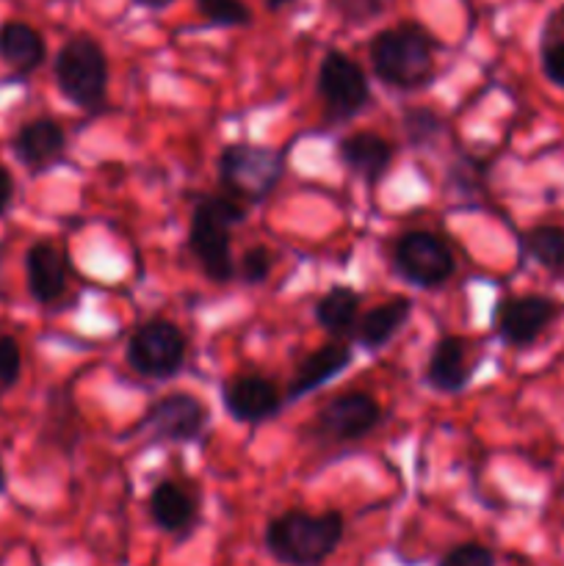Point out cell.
<instances>
[{
	"mask_svg": "<svg viewBox=\"0 0 564 566\" xmlns=\"http://www.w3.org/2000/svg\"><path fill=\"white\" fill-rule=\"evenodd\" d=\"M374 75L396 92H420L437 75L435 39L418 22L385 28L368 44Z\"/></svg>",
	"mask_w": 564,
	"mask_h": 566,
	"instance_id": "1",
	"label": "cell"
},
{
	"mask_svg": "<svg viewBox=\"0 0 564 566\" xmlns=\"http://www.w3.org/2000/svg\"><path fill=\"white\" fill-rule=\"evenodd\" d=\"M343 536L346 520L341 512L310 514L291 509L269 520L263 545L274 562L285 566H321L341 547Z\"/></svg>",
	"mask_w": 564,
	"mask_h": 566,
	"instance_id": "2",
	"label": "cell"
},
{
	"mask_svg": "<svg viewBox=\"0 0 564 566\" xmlns=\"http://www.w3.org/2000/svg\"><path fill=\"white\" fill-rule=\"evenodd\" d=\"M243 221H247V208L227 193H202L194 202L188 249L213 285H227L230 280H236L230 235Z\"/></svg>",
	"mask_w": 564,
	"mask_h": 566,
	"instance_id": "3",
	"label": "cell"
},
{
	"mask_svg": "<svg viewBox=\"0 0 564 566\" xmlns=\"http://www.w3.org/2000/svg\"><path fill=\"white\" fill-rule=\"evenodd\" d=\"M219 182L227 197L243 205L265 202L285 177V153L249 142H232L219 155Z\"/></svg>",
	"mask_w": 564,
	"mask_h": 566,
	"instance_id": "4",
	"label": "cell"
},
{
	"mask_svg": "<svg viewBox=\"0 0 564 566\" xmlns=\"http://www.w3.org/2000/svg\"><path fill=\"white\" fill-rule=\"evenodd\" d=\"M55 86L75 108L97 114L108 97V59L88 33L66 39L53 61Z\"/></svg>",
	"mask_w": 564,
	"mask_h": 566,
	"instance_id": "5",
	"label": "cell"
},
{
	"mask_svg": "<svg viewBox=\"0 0 564 566\" xmlns=\"http://www.w3.org/2000/svg\"><path fill=\"white\" fill-rule=\"evenodd\" d=\"M390 265L404 282L420 291H437L457 271V258L446 238L429 230H409L396 238Z\"/></svg>",
	"mask_w": 564,
	"mask_h": 566,
	"instance_id": "6",
	"label": "cell"
},
{
	"mask_svg": "<svg viewBox=\"0 0 564 566\" xmlns=\"http://www.w3.org/2000/svg\"><path fill=\"white\" fill-rule=\"evenodd\" d=\"M315 88H318L324 116L330 125H343L354 116L363 114L370 103L368 75L352 55L341 50H330L321 59L318 75H315Z\"/></svg>",
	"mask_w": 564,
	"mask_h": 566,
	"instance_id": "7",
	"label": "cell"
},
{
	"mask_svg": "<svg viewBox=\"0 0 564 566\" xmlns=\"http://www.w3.org/2000/svg\"><path fill=\"white\" fill-rule=\"evenodd\" d=\"M188 340L175 321L153 318L144 321L130 335L125 348V359L133 374L147 379H175L186 365Z\"/></svg>",
	"mask_w": 564,
	"mask_h": 566,
	"instance_id": "8",
	"label": "cell"
},
{
	"mask_svg": "<svg viewBox=\"0 0 564 566\" xmlns=\"http://www.w3.org/2000/svg\"><path fill=\"white\" fill-rule=\"evenodd\" d=\"M382 407L370 392H343L315 412L310 434L321 442H357L379 426Z\"/></svg>",
	"mask_w": 564,
	"mask_h": 566,
	"instance_id": "9",
	"label": "cell"
},
{
	"mask_svg": "<svg viewBox=\"0 0 564 566\" xmlns=\"http://www.w3.org/2000/svg\"><path fill=\"white\" fill-rule=\"evenodd\" d=\"M210 412L191 392H169L158 398L144 412L142 426L164 442H194L208 429Z\"/></svg>",
	"mask_w": 564,
	"mask_h": 566,
	"instance_id": "10",
	"label": "cell"
},
{
	"mask_svg": "<svg viewBox=\"0 0 564 566\" xmlns=\"http://www.w3.org/2000/svg\"><path fill=\"white\" fill-rule=\"evenodd\" d=\"M282 401L280 387L260 374H236L221 385V403L238 423H265L280 412Z\"/></svg>",
	"mask_w": 564,
	"mask_h": 566,
	"instance_id": "11",
	"label": "cell"
},
{
	"mask_svg": "<svg viewBox=\"0 0 564 566\" xmlns=\"http://www.w3.org/2000/svg\"><path fill=\"white\" fill-rule=\"evenodd\" d=\"M556 318V304L545 296H509L495 307L498 337L506 346H531Z\"/></svg>",
	"mask_w": 564,
	"mask_h": 566,
	"instance_id": "12",
	"label": "cell"
},
{
	"mask_svg": "<svg viewBox=\"0 0 564 566\" xmlns=\"http://www.w3.org/2000/svg\"><path fill=\"white\" fill-rule=\"evenodd\" d=\"M149 520L158 531L175 536V539H186L191 531L197 528L199 520V503L191 492L177 481L164 479L153 486L147 501Z\"/></svg>",
	"mask_w": 564,
	"mask_h": 566,
	"instance_id": "13",
	"label": "cell"
},
{
	"mask_svg": "<svg viewBox=\"0 0 564 566\" xmlns=\"http://www.w3.org/2000/svg\"><path fill=\"white\" fill-rule=\"evenodd\" d=\"M337 160L352 171L354 177H359L368 186H376L387 177L393 160H396V147L387 142L385 136L370 130L348 133L346 138H341L337 144Z\"/></svg>",
	"mask_w": 564,
	"mask_h": 566,
	"instance_id": "14",
	"label": "cell"
},
{
	"mask_svg": "<svg viewBox=\"0 0 564 566\" xmlns=\"http://www.w3.org/2000/svg\"><path fill=\"white\" fill-rule=\"evenodd\" d=\"M354 359V348L343 340H332L324 343V346L315 348L313 354L299 363L296 374H293L291 385H288V396L285 401H299L302 396H310L318 387H324L326 381H332L335 376H341L343 370L352 365Z\"/></svg>",
	"mask_w": 564,
	"mask_h": 566,
	"instance_id": "15",
	"label": "cell"
},
{
	"mask_svg": "<svg viewBox=\"0 0 564 566\" xmlns=\"http://www.w3.org/2000/svg\"><path fill=\"white\" fill-rule=\"evenodd\" d=\"M66 149V133L50 116H39V119L25 122L14 136V155L22 166L33 171H42L48 166L59 164L64 158Z\"/></svg>",
	"mask_w": 564,
	"mask_h": 566,
	"instance_id": "16",
	"label": "cell"
},
{
	"mask_svg": "<svg viewBox=\"0 0 564 566\" xmlns=\"http://www.w3.org/2000/svg\"><path fill=\"white\" fill-rule=\"evenodd\" d=\"M470 376H473V368H470L468 340L459 335L440 337L426 363V381L437 392L457 396L470 385Z\"/></svg>",
	"mask_w": 564,
	"mask_h": 566,
	"instance_id": "17",
	"label": "cell"
},
{
	"mask_svg": "<svg viewBox=\"0 0 564 566\" xmlns=\"http://www.w3.org/2000/svg\"><path fill=\"white\" fill-rule=\"evenodd\" d=\"M28 291L39 304H53L66 291V260L50 241H36L25 254Z\"/></svg>",
	"mask_w": 564,
	"mask_h": 566,
	"instance_id": "18",
	"label": "cell"
},
{
	"mask_svg": "<svg viewBox=\"0 0 564 566\" xmlns=\"http://www.w3.org/2000/svg\"><path fill=\"white\" fill-rule=\"evenodd\" d=\"M409 315H412V298H387V302L376 304L368 313L359 315L354 337H357V343L365 352H379V348H385L387 343L401 332V326L407 324Z\"/></svg>",
	"mask_w": 564,
	"mask_h": 566,
	"instance_id": "19",
	"label": "cell"
},
{
	"mask_svg": "<svg viewBox=\"0 0 564 566\" xmlns=\"http://www.w3.org/2000/svg\"><path fill=\"white\" fill-rule=\"evenodd\" d=\"M359 304H363V298H359L357 291H352V287L346 285H332L330 291H326L324 296H318V302H315V324H318L326 335L335 337V340H348V337H354V332H357L359 315H363L359 313Z\"/></svg>",
	"mask_w": 564,
	"mask_h": 566,
	"instance_id": "20",
	"label": "cell"
},
{
	"mask_svg": "<svg viewBox=\"0 0 564 566\" xmlns=\"http://www.w3.org/2000/svg\"><path fill=\"white\" fill-rule=\"evenodd\" d=\"M48 59L42 33L28 22H0V61L17 72H33Z\"/></svg>",
	"mask_w": 564,
	"mask_h": 566,
	"instance_id": "21",
	"label": "cell"
},
{
	"mask_svg": "<svg viewBox=\"0 0 564 566\" xmlns=\"http://www.w3.org/2000/svg\"><path fill=\"white\" fill-rule=\"evenodd\" d=\"M523 247L531 260L542 265V269L562 274L564 271V227L556 224H540L523 235Z\"/></svg>",
	"mask_w": 564,
	"mask_h": 566,
	"instance_id": "22",
	"label": "cell"
},
{
	"mask_svg": "<svg viewBox=\"0 0 564 566\" xmlns=\"http://www.w3.org/2000/svg\"><path fill=\"white\" fill-rule=\"evenodd\" d=\"M197 9L219 28H243L252 22V11L243 0H197Z\"/></svg>",
	"mask_w": 564,
	"mask_h": 566,
	"instance_id": "23",
	"label": "cell"
},
{
	"mask_svg": "<svg viewBox=\"0 0 564 566\" xmlns=\"http://www.w3.org/2000/svg\"><path fill=\"white\" fill-rule=\"evenodd\" d=\"M330 9L348 25H365L393 6V0H326Z\"/></svg>",
	"mask_w": 564,
	"mask_h": 566,
	"instance_id": "24",
	"label": "cell"
},
{
	"mask_svg": "<svg viewBox=\"0 0 564 566\" xmlns=\"http://www.w3.org/2000/svg\"><path fill=\"white\" fill-rule=\"evenodd\" d=\"M440 127L442 119L431 108H409L404 114V133H407L409 144H415V147H426V144L435 142Z\"/></svg>",
	"mask_w": 564,
	"mask_h": 566,
	"instance_id": "25",
	"label": "cell"
},
{
	"mask_svg": "<svg viewBox=\"0 0 564 566\" xmlns=\"http://www.w3.org/2000/svg\"><path fill=\"white\" fill-rule=\"evenodd\" d=\"M271 269H274V258H271L269 249L249 247L238 260L236 276H241V282H247V285H263L271 276Z\"/></svg>",
	"mask_w": 564,
	"mask_h": 566,
	"instance_id": "26",
	"label": "cell"
},
{
	"mask_svg": "<svg viewBox=\"0 0 564 566\" xmlns=\"http://www.w3.org/2000/svg\"><path fill=\"white\" fill-rule=\"evenodd\" d=\"M437 566H495V553L479 542H464V545L451 547Z\"/></svg>",
	"mask_w": 564,
	"mask_h": 566,
	"instance_id": "27",
	"label": "cell"
},
{
	"mask_svg": "<svg viewBox=\"0 0 564 566\" xmlns=\"http://www.w3.org/2000/svg\"><path fill=\"white\" fill-rule=\"evenodd\" d=\"M22 352L14 337L0 335V392L11 390L20 381Z\"/></svg>",
	"mask_w": 564,
	"mask_h": 566,
	"instance_id": "28",
	"label": "cell"
},
{
	"mask_svg": "<svg viewBox=\"0 0 564 566\" xmlns=\"http://www.w3.org/2000/svg\"><path fill=\"white\" fill-rule=\"evenodd\" d=\"M542 72L547 81L564 88V42H553L542 50Z\"/></svg>",
	"mask_w": 564,
	"mask_h": 566,
	"instance_id": "29",
	"label": "cell"
},
{
	"mask_svg": "<svg viewBox=\"0 0 564 566\" xmlns=\"http://www.w3.org/2000/svg\"><path fill=\"white\" fill-rule=\"evenodd\" d=\"M11 199H14V177L6 166H0V216L9 210Z\"/></svg>",
	"mask_w": 564,
	"mask_h": 566,
	"instance_id": "30",
	"label": "cell"
},
{
	"mask_svg": "<svg viewBox=\"0 0 564 566\" xmlns=\"http://www.w3.org/2000/svg\"><path fill=\"white\" fill-rule=\"evenodd\" d=\"M136 6H144V9H166V6H171L175 0H133Z\"/></svg>",
	"mask_w": 564,
	"mask_h": 566,
	"instance_id": "31",
	"label": "cell"
},
{
	"mask_svg": "<svg viewBox=\"0 0 564 566\" xmlns=\"http://www.w3.org/2000/svg\"><path fill=\"white\" fill-rule=\"evenodd\" d=\"M285 3H291V0H269L271 9H280V6H285Z\"/></svg>",
	"mask_w": 564,
	"mask_h": 566,
	"instance_id": "32",
	"label": "cell"
}]
</instances>
